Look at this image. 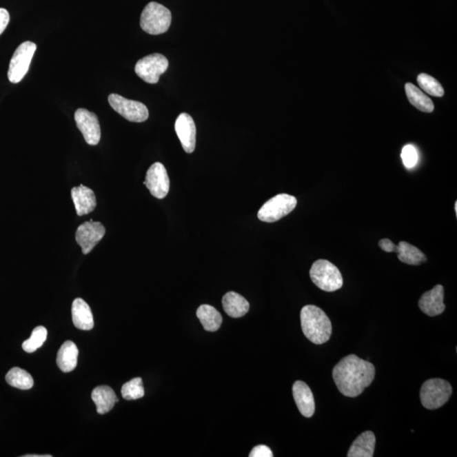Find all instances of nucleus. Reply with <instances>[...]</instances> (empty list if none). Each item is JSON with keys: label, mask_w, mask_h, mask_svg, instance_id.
<instances>
[{"label": "nucleus", "mask_w": 457, "mask_h": 457, "mask_svg": "<svg viewBox=\"0 0 457 457\" xmlns=\"http://www.w3.org/2000/svg\"><path fill=\"white\" fill-rule=\"evenodd\" d=\"M332 375L339 392L345 396L355 398L373 383L375 367L373 363L352 354L334 366Z\"/></svg>", "instance_id": "1"}, {"label": "nucleus", "mask_w": 457, "mask_h": 457, "mask_svg": "<svg viewBox=\"0 0 457 457\" xmlns=\"http://www.w3.org/2000/svg\"><path fill=\"white\" fill-rule=\"evenodd\" d=\"M301 325L304 336L315 345L325 344L332 337V321L314 305H307L301 311Z\"/></svg>", "instance_id": "2"}, {"label": "nucleus", "mask_w": 457, "mask_h": 457, "mask_svg": "<svg viewBox=\"0 0 457 457\" xmlns=\"http://www.w3.org/2000/svg\"><path fill=\"white\" fill-rule=\"evenodd\" d=\"M172 21L170 10L161 3L150 2L141 14L140 25L148 34L159 35L168 31Z\"/></svg>", "instance_id": "3"}, {"label": "nucleus", "mask_w": 457, "mask_h": 457, "mask_svg": "<svg viewBox=\"0 0 457 457\" xmlns=\"http://www.w3.org/2000/svg\"><path fill=\"white\" fill-rule=\"evenodd\" d=\"M310 278L322 291L334 292L343 285V277L338 267L325 259L316 261L310 270Z\"/></svg>", "instance_id": "4"}, {"label": "nucleus", "mask_w": 457, "mask_h": 457, "mask_svg": "<svg viewBox=\"0 0 457 457\" xmlns=\"http://www.w3.org/2000/svg\"><path fill=\"white\" fill-rule=\"evenodd\" d=\"M452 395V386L442 378H431L423 383L420 400L426 409L436 410L443 407Z\"/></svg>", "instance_id": "5"}, {"label": "nucleus", "mask_w": 457, "mask_h": 457, "mask_svg": "<svg viewBox=\"0 0 457 457\" xmlns=\"http://www.w3.org/2000/svg\"><path fill=\"white\" fill-rule=\"evenodd\" d=\"M296 204L295 196L285 193L276 195L263 204L258 211V218L263 222H276L292 213Z\"/></svg>", "instance_id": "6"}, {"label": "nucleus", "mask_w": 457, "mask_h": 457, "mask_svg": "<svg viewBox=\"0 0 457 457\" xmlns=\"http://www.w3.org/2000/svg\"><path fill=\"white\" fill-rule=\"evenodd\" d=\"M37 45L32 42L22 43L14 51L10 62L8 78L10 83H19L28 73Z\"/></svg>", "instance_id": "7"}, {"label": "nucleus", "mask_w": 457, "mask_h": 457, "mask_svg": "<svg viewBox=\"0 0 457 457\" xmlns=\"http://www.w3.org/2000/svg\"><path fill=\"white\" fill-rule=\"evenodd\" d=\"M168 67L169 61L165 57L161 54H152L136 63L135 72L147 83L156 84Z\"/></svg>", "instance_id": "8"}, {"label": "nucleus", "mask_w": 457, "mask_h": 457, "mask_svg": "<svg viewBox=\"0 0 457 457\" xmlns=\"http://www.w3.org/2000/svg\"><path fill=\"white\" fill-rule=\"evenodd\" d=\"M109 103L118 114L129 121L141 123L146 121L150 116L148 108L143 103L125 99L121 95L110 94Z\"/></svg>", "instance_id": "9"}, {"label": "nucleus", "mask_w": 457, "mask_h": 457, "mask_svg": "<svg viewBox=\"0 0 457 457\" xmlns=\"http://www.w3.org/2000/svg\"><path fill=\"white\" fill-rule=\"evenodd\" d=\"M105 226L100 222L90 221L81 224L77 228L76 241L81 247L83 254H88L91 252L105 236Z\"/></svg>", "instance_id": "10"}, {"label": "nucleus", "mask_w": 457, "mask_h": 457, "mask_svg": "<svg viewBox=\"0 0 457 457\" xmlns=\"http://www.w3.org/2000/svg\"><path fill=\"white\" fill-rule=\"evenodd\" d=\"M144 185L154 198H165L170 191V178L163 163H155L148 169Z\"/></svg>", "instance_id": "11"}, {"label": "nucleus", "mask_w": 457, "mask_h": 457, "mask_svg": "<svg viewBox=\"0 0 457 457\" xmlns=\"http://www.w3.org/2000/svg\"><path fill=\"white\" fill-rule=\"evenodd\" d=\"M75 121L87 143L92 146L98 145L101 139V129L97 115L88 110L78 109L75 113Z\"/></svg>", "instance_id": "12"}, {"label": "nucleus", "mask_w": 457, "mask_h": 457, "mask_svg": "<svg viewBox=\"0 0 457 457\" xmlns=\"http://www.w3.org/2000/svg\"><path fill=\"white\" fill-rule=\"evenodd\" d=\"M174 130L185 152L192 154L196 148V129L191 115L181 113L176 119Z\"/></svg>", "instance_id": "13"}, {"label": "nucleus", "mask_w": 457, "mask_h": 457, "mask_svg": "<svg viewBox=\"0 0 457 457\" xmlns=\"http://www.w3.org/2000/svg\"><path fill=\"white\" fill-rule=\"evenodd\" d=\"M445 290L441 285L434 286L432 290L427 292L421 296L418 302L420 310L429 317H436L444 313L445 305L444 303Z\"/></svg>", "instance_id": "14"}, {"label": "nucleus", "mask_w": 457, "mask_h": 457, "mask_svg": "<svg viewBox=\"0 0 457 457\" xmlns=\"http://www.w3.org/2000/svg\"><path fill=\"white\" fill-rule=\"evenodd\" d=\"M292 393L301 414L307 418L313 417L315 412V401L309 386L303 381H296L293 385Z\"/></svg>", "instance_id": "15"}, {"label": "nucleus", "mask_w": 457, "mask_h": 457, "mask_svg": "<svg viewBox=\"0 0 457 457\" xmlns=\"http://www.w3.org/2000/svg\"><path fill=\"white\" fill-rule=\"evenodd\" d=\"M72 198L78 216L92 213L97 206V199L94 191L83 185L73 187Z\"/></svg>", "instance_id": "16"}, {"label": "nucleus", "mask_w": 457, "mask_h": 457, "mask_svg": "<svg viewBox=\"0 0 457 457\" xmlns=\"http://www.w3.org/2000/svg\"><path fill=\"white\" fill-rule=\"evenodd\" d=\"M72 312L73 324L77 329L81 330L94 329V316H92L90 307L83 299L74 300Z\"/></svg>", "instance_id": "17"}, {"label": "nucleus", "mask_w": 457, "mask_h": 457, "mask_svg": "<svg viewBox=\"0 0 457 457\" xmlns=\"http://www.w3.org/2000/svg\"><path fill=\"white\" fill-rule=\"evenodd\" d=\"M92 400L96 405L99 414H105L112 410L115 403L119 401L114 389L110 386L101 385L96 387L92 392Z\"/></svg>", "instance_id": "18"}, {"label": "nucleus", "mask_w": 457, "mask_h": 457, "mask_svg": "<svg viewBox=\"0 0 457 457\" xmlns=\"http://www.w3.org/2000/svg\"><path fill=\"white\" fill-rule=\"evenodd\" d=\"M376 438L372 431L360 434L353 442L347 453L348 457H373Z\"/></svg>", "instance_id": "19"}, {"label": "nucleus", "mask_w": 457, "mask_h": 457, "mask_svg": "<svg viewBox=\"0 0 457 457\" xmlns=\"http://www.w3.org/2000/svg\"><path fill=\"white\" fill-rule=\"evenodd\" d=\"M223 307L230 317L238 318L247 314L250 305L238 293L230 292L223 297Z\"/></svg>", "instance_id": "20"}, {"label": "nucleus", "mask_w": 457, "mask_h": 457, "mask_svg": "<svg viewBox=\"0 0 457 457\" xmlns=\"http://www.w3.org/2000/svg\"><path fill=\"white\" fill-rule=\"evenodd\" d=\"M78 348L73 341H65L61 345L57 354V365L62 372L64 373H70L76 369L77 365Z\"/></svg>", "instance_id": "21"}, {"label": "nucleus", "mask_w": 457, "mask_h": 457, "mask_svg": "<svg viewBox=\"0 0 457 457\" xmlns=\"http://www.w3.org/2000/svg\"><path fill=\"white\" fill-rule=\"evenodd\" d=\"M196 317L199 319L204 329L210 332H215L221 328L223 318L217 309L210 305L203 304L196 311Z\"/></svg>", "instance_id": "22"}, {"label": "nucleus", "mask_w": 457, "mask_h": 457, "mask_svg": "<svg viewBox=\"0 0 457 457\" xmlns=\"http://www.w3.org/2000/svg\"><path fill=\"white\" fill-rule=\"evenodd\" d=\"M395 252L400 261L407 263V265H419L427 261L426 256L423 252L406 241H400L398 245H396Z\"/></svg>", "instance_id": "23"}, {"label": "nucleus", "mask_w": 457, "mask_h": 457, "mask_svg": "<svg viewBox=\"0 0 457 457\" xmlns=\"http://www.w3.org/2000/svg\"><path fill=\"white\" fill-rule=\"evenodd\" d=\"M405 89H406L407 99L412 105L417 108L422 112H433L434 110V103L425 92H422L421 89L412 83H407Z\"/></svg>", "instance_id": "24"}, {"label": "nucleus", "mask_w": 457, "mask_h": 457, "mask_svg": "<svg viewBox=\"0 0 457 457\" xmlns=\"http://www.w3.org/2000/svg\"><path fill=\"white\" fill-rule=\"evenodd\" d=\"M6 380L12 387L24 389V391L32 389L34 385L31 374L20 367H13L12 369H10L6 374Z\"/></svg>", "instance_id": "25"}, {"label": "nucleus", "mask_w": 457, "mask_h": 457, "mask_svg": "<svg viewBox=\"0 0 457 457\" xmlns=\"http://www.w3.org/2000/svg\"><path fill=\"white\" fill-rule=\"evenodd\" d=\"M418 83L423 91L431 96L438 97V98L444 96L445 91L441 84L438 83L436 78L428 75V74H420L418 77Z\"/></svg>", "instance_id": "26"}, {"label": "nucleus", "mask_w": 457, "mask_h": 457, "mask_svg": "<svg viewBox=\"0 0 457 457\" xmlns=\"http://www.w3.org/2000/svg\"><path fill=\"white\" fill-rule=\"evenodd\" d=\"M121 395L125 400H139L143 398L145 391L143 380L141 378H132L122 386Z\"/></svg>", "instance_id": "27"}, {"label": "nucleus", "mask_w": 457, "mask_h": 457, "mask_svg": "<svg viewBox=\"0 0 457 457\" xmlns=\"http://www.w3.org/2000/svg\"><path fill=\"white\" fill-rule=\"evenodd\" d=\"M47 336L48 332L46 328H44L43 326L37 327L33 330L31 337L22 344V348H23L26 352H34L45 343Z\"/></svg>", "instance_id": "28"}, {"label": "nucleus", "mask_w": 457, "mask_h": 457, "mask_svg": "<svg viewBox=\"0 0 457 457\" xmlns=\"http://www.w3.org/2000/svg\"><path fill=\"white\" fill-rule=\"evenodd\" d=\"M401 159L407 168H414L418 161V152L412 145H407L401 152Z\"/></svg>", "instance_id": "29"}, {"label": "nucleus", "mask_w": 457, "mask_h": 457, "mask_svg": "<svg viewBox=\"0 0 457 457\" xmlns=\"http://www.w3.org/2000/svg\"><path fill=\"white\" fill-rule=\"evenodd\" d=\"M250 457H272L273 453L270 447H266V445H258V447H254L252 449Z\"/></svg>", "instance_id": "30"}, {"label": "nucleus", "mask_w": 457, "mask_h": 457, "mask_svg": "<svg viewBox=\"0 0 457 457\" xmlns=\"http://www.w3.org/2000/svg\"><path fill=\"white\" fill-rule=\"evenodd\" d=\"M10 20L8 10L0 8V35L2 34L8 26Z\"/></svg>", "instance_id": "31"}, {"label": "nucleus", "mask_w": 457, "mask_h": 457, "mask_svg": "<svg viewBox=\"0 0 457 457\" xmlns=\"http://www.w3.org/2000/svg\"><path fill=\"white\" fill-rule=\"evenodd\" d=\"M378 246L382 249L383 251L386 252H395L396 245L394 244L391 240L389 239H382L378 243Z\"/></svg>", "instance_id": "32"}, {"label": "nucleus", "mask_w": 457, "mask_h": 457, "mask_svg": "<svg viewBox=\"0 0 457 457\" xmlns=\"http://www.w3.org/2000/svg\"><path fill=\"white\" fill-rule=\"evenodd\" d=\"M25 457H52L51 455H43V456H39V455H26L24 456Z\"/></svg>", "instance_id": "33"}, {"label": "nucleus", "mask_w": 457, "mask_h": 457, "mask_svg": "<svg viewBox=\"0 0 457 457\" xmlns=\"http://www.w3.org/2000/svg\"><path fill=\"white\" fill-rule=\"evenodd\" d=\"M455 211H456V214H457V202H456V203H455Z\"/></svg>", "instance_id": "34"}]
</instances>
